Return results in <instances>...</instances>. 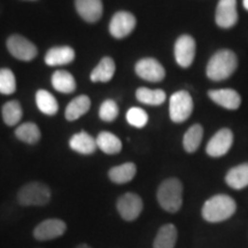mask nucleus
Segmentation results:
<instances>
[{
    "instance_id": "20e7f679",
    "label": "nucleus",
    "mask_w": 248,
    "mask_h": 248,
    "mask_svg": "<svg viewBox=\"0 0 248 248\" xmlns=\"http://www.w3.org/2000/svg\"><path fill=\"white\" fill-rule=\"evenodd\" d=\"M52 192L42 182H30L23 185L16 193V201L23 207H43L49 203Z\"/></svg>"
},
{
    "instance_id": "f3484780",
    "label": "nucleus",
    "mask_w": 248,
    "mask_h": 248,
    "mask_svg": "<svg viewBox=\"0 0 248 248\" xmlns=\"http://www.w3.org/2000/svg\"><path fill=\"white\" fill-rule=\"evenodd\" d=\"M75 59V51L69 46H58L48 49L45 55V62L47 66H64L69 64Z\"/></svg>"
},
{
    "instance_id": "6e6552de",
    "label": "nucleus",
    "mask_w": 248,
    "mask_h": 248,
    "mask_svg": "<svg viewBox=\"0 0 248 248\" xmlns=\"http://www.w3.org/2000/svg\"><path fill=\"white\" fill-rule=\"evenodd\" d=\"M6 45H7L9 53L21 61L28 62L33 60L38 53L35 44L20 35H12L7 39Z\"/></svg>"
},
{
    "instance_id": "c85d7f7f",
    "label": "nucleus",
    "mask_w": 248,
    "mask_h": 248,
    "mask_svg": "<svg viewBox=\"0 0 248 248\" xmlns=\"http://www.w3.org/2000/svg\"><path fill=\"white\" fill-rule=\"evenodd\" d=\"M23 116L21 104L16 100H11L2 106V120L8 126H14Z\"/></svg>"
},
{
    "instance_id": "7ed1b4c3",
    "label": "nucleus",
    "mask_w": 248,
    "mask_h": 248,
    "mask_svg": "<svg viewBox=\"0 0 248 248\" xmlns=\"http://www.w3.org/2000/svg\"><path fill=\"white\" fill-rule=\"evenodd\" d=\"M157 202L170 214L177 213L183 206V184L178 178H168L157 188Z\"/></svg>"
},
{
    "instance_id": "473e14b6",
    "label": "nucleus",
    "mask_w": 248,
    "mask_h": 248,
    "mask_svg": "<svg viewBox=\"0 0 248 248\" xmlns=\"http://www.w3.org/2000/svg\"><path fill=\"white\" fill-rule=\"evenodd\" d=\"M75 248H92V247L88 244H79V245H77Z\"/></svg>"
},
{
    "instance_id": "423d86ee",
    "label": "nucleus",
    "mask_w": 248,
    "mask_h": 248,
    "mask_svg": "<svg viewBox=\"0 0 248 248\" xmlns=\"http://www.w3.org/2000/svg\"><path fill=\"white\" fill-rule=\"evenodd\" d=\"M116 209L123 221L133 222L140 216L144 209V202L138 194L128 192L117 199Z\"/></svg>"
},
{
    "instance_id": "72a5a7b5",
    "label": "nucleus",
    "mask_w": 248,
    "mask_h": 248,
    "mask_svg": "<svg viewBox=\"0 0 248 248\" xmlns=\"http://www.w3.org/2000/svg\"><path fill=\"white\" fill-rule=\"evenodd\" d=\"M243 4H244L245 9H247V11H248V0H244Z\"/></svg>"
},
{
    "instance_id": "c756f323",
    "label": "nucleus",
    "mask_w": 248,
    "mask_h": 248,
    "mask_svg": "<svg viewBox=\"0 0 248 248\" xmlns=\"http://www.w3.org/2000/svg\"><path fill=\"white\" fill-rule=\"evenodd\" d=\"M16 91V78L13 71L8 68L0 69V93L11 95Z\"/></svg>"
},
{
    "instance_id": "393cba45",
    "label": "nucleus",
    "mask_w": 248,
    "mask_h": 248,
    "mask_svg": "<svg viewBox=\"0 0 248 248\" xmlns=\"http://www.w3.org/2000/svg\"><path fill=\"white\" fill-rule=\"evenodd\" d=\"M15 137L26 144L35 145L40 140L42 133L37 124L27 122L17 126L15 130Z\"/></svg>"
},
{
    "instance_id": "f8f14e48",
    "label": "nucleus",
    "mask_w": 248,
    "mask_h": 248,
    "mask_svg": "<svg viewBox=\"0 0 248 248\" xmlns=\"http://www.w3.org/2000/svg\"><path fill=\"white\" fill-rule=\"evenodd\" d=\"M136 17L129 12H117L111 17L109 23V32L115 38H124L129 36L136 28Z\"/></svg>"
},
{
    "instance_id": "dca6fc26",
    "label": "nucleus",
    "mask_w": 248,
    "mask_h": 248,
    "mask_svg": "<svg viewBox=\"0 0 248 248\" xmlns=\"http://www.w3.org/2000/svg\"><path fill=\"white\" fill-rule=\"evenodd\" d=\"M69 147L76 153L83 155H91L97 151V140L85 131L74 135L69 140Z\"/></svg>"
},
{
    "instance_id": "9b49d317",
    "label": "nucleus",
    "mask_w": 248,
    "mask_h": 248,
    "mask_svg": "<svg viewBox=\"0 0 248 248\" xmlns=\"http://www.w3.org/2000/svg\"><path fill=\"white\" fill-rule=\"evenodd\" d=\"M195 40L193 37L183 35L176 40L175 44V59L176 62L183 68H188L193 63L195 57Z\"/></svg>"
},
{
    "instance_id": "2eb2a0df",
    "label": "nucleus",
    "mask_w": 248,
    "mask_h": 248,
    "mask_svg": "<svg viewBox=\"0 0 248 248\" xmlns=\"http://www.w3.org/2000/svg\"><path fill=\"white\" fill-rule=\"evenodd\" d=\"M76 9L83 20L94 23L102 15L101 0H76Z\"/></svg>"
},
{
    "instance_id": "1a4fd4ad",
    "label": "nucleus",
    "mask_w": 248,
    "mask_h": 248,
    "mask_svg": "<svg viewBox=\"0 0 248 248\" xmlns=\"http://www.w3.org/2000/svg\"><path fill=\"white\" fill-rule=\"evenodd\" d=\"M232 144H233V133L231 130L221 129L208 141L206 152L212 157H221L230 151Z\"/></svg>"
},
{
    "instance_id": "7c9ffc66",
    "label": "nucleus",
    "mask_w": 248,
    "mask_h": 248,
    "mask_svg": "<svg viewBox=\"0 0 248 248\" xmlns=\"http://www.w3.org/2000/svg\"><path fill=\"white\" fill-rule=\"evenodd\" d=\"M126 121L135 128H144L148 122V115L144 109L139 107H131L126 113Z\"/></svg>"
},
{
    "instance_id": "f03ea898",
    "label": "nucleus",
    "mask_w": 248,
    "mask_h": 248,
    "mask_svg": "<svg viewBox=\"0 0 248 248\" xmlns=\"http://www.w3.org/2000/svg\"><path fill=\"white\" fill-rule=\"evenodd\" d=\"M238 67V59L230 49H221L210 58L207 64V76L209 79L219 82L229 78Z\"/></svg>"
},
{
    "instance_id": "cd10ccee",
    "label": "nucleus",
    "mask_w": 248,
    "mask_h": 248,
    "mask_svg": "<svg viewBox=\"0 0 248 248\" xmlns=\"http://www.w3.org/2000/svg\"><path fill=\"white\" fill-rule=\"evenodd\" d=\"M203 137V129L200 124H194L185 132L183 138V146L187 153H194L201 144Z\"/></svg>"
},
{
    "instance_id": "b1692460",
    "label": "nucleus",
    "mask_w": 248,
    "mask_h": 248,
    "mask_svg": "<svg viewBox=\"0 0 248 248\" xmlns=\"http://www.w3.org/2000/svg\"><path fill=\"white\" fill-rule=\"evenodd\" d=\"M36 104L38 109L47 116H53L58 113L59 105L54 95L46 90H38L36 93Z\"/></svg>"
},
{
    "instance_id": "9d476101",
    "label": "nucleus",
    "mask_w": 248,
    "mask_h": 248,
    "mask_svg": "<svg viewBox=\"0 0 248 248\" xmlns=\"http://www.w3.org/2000/svg\"><path fill=\"white\" fill-rule=\"evenodd\" d=\"M136 74L140 78L148 80V82L157 83L164 79L166 77V70L159 61L152 58L141 59L137 62L135 67Z\"/></svg>"
},
{
    "instance_id": "2f4dec72",
    "label": "nucleus",
    "mask_w": 248,
    "mask_h": 248,
    "mask_svg": "<svg viewBox=\"0 0 248 248\" xmlns=\"http://www.w3.org/2000/svg\"><path fill=\"white\" fill-rule=\"evenodd\" d=\"M119 115V107H117L116 102L111 99L105 100L101 104L100 109H99V116L105 122H113Z\"/></svg>"
},
{
    "instance_id": "5701e85b",
    "label": "nucleus",
    "mask_w": 248,
    "mask_h": 248,
    "mask_svg": "<svg viewBox=\"0 0 248 248\" xmlns=\"http://www.w3.org/2000/svg\"><path fill=\"white\" fill-rule=\"evenodd\" d=\"M91 107V100L88 95H79L73 99L66 108V119L75 121L86 114Z\"/></svg>"
},
{
    "instance_id": "4468645a",
    "label": "nucleus",
    "mask_w": 248,
    "mask_h": 248,
    "mask_svg": "<svg viewBox=\"0 0 248 248\" xmlns=\"http://www.w3.org/2000/svg\"><path fill=\"white\" fill-rule=\"evenodd\" d=\"M209 98L226 109H238L240 107L241 98L237 91L232 89H221V90H212L208 92Z\"/></svg>"
},
{
    "instance_id": "39448f33",
    "label": "nucleus",
    "mask_w": 248,
    "mask_h": 248,
    "mask_svg": "<svg viewBox=\"0 0 248 248\" xmlns=\"http://www.w3.org/2000/svg\"><path fill=\"white\" fill-rule=\"evenodd\" d=\"M193 111V100L187 91L173 93L169 102L170 119L175 123L185 122Z\"/></svg>"
},
{
    "instance_id": "ddd939ff",
    "label": "nucleus",
    "mask_w": 248,
    "mask_h": 248,
    "mask_svg": "<svg viewBox=\"0 0 248 248\" xmlns=\"http://www.w3.org/2000/svg\"><path fill=\"white\" fill-rule=\"evenodd\" d=\"M216 24L223 29L232 28L238 22L237 0H219L217 4Z\"/></svg>"
},
{
    "instance_id": "6ab92c4d",
    "label": "nucleus",
    "mask_w": 248,
    "mask_h": 248,
    "mask_svg": "<svg viewBox=\"0 0 248 248\" xmlns=\"http://www.w3.org/2000/svg\"><path fill=\"white\" fill-rule=\"evenodd\" d=\"M136 173H137L136 164L132 162H125L109 169L108 177L115 184H126L135 178Z\"/></svg>"
},
{
    "instance_id": "4be33fe9",
    "label": "nucleus",
    "mask_w": 248,
    "mask_h": 248,
    "mask_svg": "<svg viewBox=\"0 0 248 248\" xmlns=\"http://www.w3.org/2000/svg\"><path fill=\"white\" fill-rule=\"evenodd\" d=\"M98 148L105 154L114 155L122 151V141L114 133L108 131H102L95 138Z\"/></svg>"
},
{
    "instance_id": "412c9836",
    "label": "nucleus",
    "mask_w": 248,
    "mask_h": 248,
    "mask_svg": "<svg viewBox=\"0 0 248 248\" xmlns=\"http://www.w3.org/2000/svg\"><path fill=\"white\" fill-rule=\"evenodd\" d=\"M116 66L115 62L109 57L104 58L102 60L99 62V64L94 69L92 70L91 78L92 82H109V80L114 77V74H115Z\"/></svg>"
},
{
    "instance_id": "0eeeda50",
    "label": "nucleus",
    "mask_w": 248,
    "mask_h": 248,
    "mask_svg": "<svg viewBox=\"0 0 248 248\" xmlns=\"http://www.w3.org/2000/svg\"><path fill=\"white\" fill-rule=\"evenodd\" d=\"M67 224L60 218H47L33 229L32 235L38 241H49L66 233Z\"/></svg>"
},
{
    "instance_id": "f257e3e1",
    "label": "nucleus",
    "mask_w": 248,
    "mask_h": 248,
    "mask_svg": "<svg viewBox=\"0 0 248 248\" xmlns=\"http://www.w3.org/2000/svg\"><path fill=\"white\" fill-rule=\"evenodd\" d=\"M237 210L235 201L226 194H217L204 202L202 217L209 223L224 222L233 215Z\"/></svg>"
},
{
    "instance_id": "aec40b11",
    "label": "nucleus",
    "mask_w": 248,
    "mask_h": 248,
    "mask_svg": "<svg viewBox=\"0 0 248 248\" xmlns=\"http://www.w3.org/2000/svg\"><path fill=\"white\" fill-rule=\"evenodd\" d=\"M226 184L233 190H243L248 186V163H243L230 169L225 176Z\"/></svg>"
},
{
    "instance_id": "a211bd4d",
    "label": "nucleus",
    "mask_w": 248,
    "mask_h": 248,
    "mask_svg": "<svg viewBox=\"0 0 248 248\" xmlns=\"http://www.w3.org/2000/svg\"><path fill=\"white\" fill-rule=\"evenodd\" d=\"M177 238V228L173 224H164L161 226L155 235L153 248H175Z\"/></svg>"
},
{
    "instance_id": "a878e982",
    "label": "nucleus",
    "mask_w": 248,
    "mask_h": 248,
    "mask_svg": "<svg viewBox=\"0 0 248 248\" xmlns=\"http://www.w3.org/2000/svg\"><path fill=\"white\" fill-rule=\"evenodd\" d=\"M52 85L59 92L73 93L76 90V80L66 70H57L52 76Z\"/></svg>"
},
{
    "instance_id": "bb28decb",
    "label": "nucleus",
    "mask_w": 248,
    "mask_h": 248,
    "mask_svg": "<svg viewBox=\"0 0 248 248\" xmlns=\"http://www.w3.org/2000/svg\"><path fill=\"white\" fill-rule=\"evenodd\" d=\"M136 98L139 102L150 106H159L166 101V92L162 90H151L148 88H139L136 92Z\"/></svg>"
}]
</instances>
